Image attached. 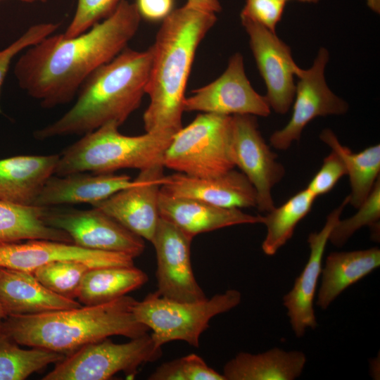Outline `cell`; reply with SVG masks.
<instances>
[{"label": "cell", "instance_id": "484cf974", "mask_svg": "<svg viewBox=\"0 0 380 380\" xmlns=\"http://www.w3.org/2000/svg\"><path fill=\"white\" fill-rule=\"evenodd\" d=\"M148 281V275L133 266L89 269L80 286L77 298L84 305L111 301L139 289Z\"/></svg>", "mask_w": 380, "mask_h": 380}, {"label": "cell", "instance_id": "b9f144b4", "mask_svg": "<svg viewBox=\"0 0 380 380\" xmlns=\"http://www.w3.org/2000/svg\"><path fill=\"white\" fill-rule=\"evenodd\" d=\"M19 1L26 2V3H34V2H36V1H40V2L46 1V0H19Z\"/></svg>", "mask_w": 380, "mask_h": 380}, {"label": "cell", "instance_id": "60d3db41", "mask_svg": "<svg viewBox=\"0 0 380 380\" xmlns=\"http://www.w3.org/2000/svg\"><path fill=\"white\" fill-rule=\"evenodd\" d=\"M285 1H289V0H285ZM298 1L302 3H308V4H316L319 1V0H295Z\"/></svg>", "mask_w": 380, "mask_h": 380}, {"label": "cell", "instance_id": "ffe728a7", "mask_svg": "<svg viewBox=\"0 0 380 380\" xmlns=\"http://www.w3.org/2000/svg\"><path fill=\"white\" fill-rule=\"evenodd\" d=\"M134 183L129 175L114 172H79L64 176L52 175L34 205L50 207L84 203L91 205Z\"/></svg>", "mask_w": 380, "mask_h": 380}, {"label": "cell", "instance_id": "603a6c76", "mask_svg": "<svg viewBox=\"0 0 380 380\" xmlns=\"http://www.w3.org/2000/svg\"><path fill=\"white\" fill-rule=\"evenodd\" d=\"M306 362L298 350L285 351L274 348L262 353H239L223 367L226 380H293Z\"/></svg>", "mask_w": 380, "mask_h": 380}, {"label": "cell", "instance_id": "ac0fdd59", "mask_svg": "<svg viewBox=\"0 0 380 380\" xmlns=\"http://www.w3.org/2000/svg\"><path fill=\"white\" fill-rule=\"evenodd\" d=\"M160 191L225 208L256 207L257 193L248 178L234 169L223 174L196 177L177 172L165 176Z\"/></svg>", "mask_w": 380, "mask_h": 380}, {"label": "cell", "instance_id": "2e32d148", "mask_svg": "<svg viewBox=\"0 0 380 380\" xmlns=\"http://www.w3.org/2000/svg\"><path fill=\"white\" fill-rule=\"evenodd\" d=\"M134 258L126 254L84 248L73 243L32 239L0 243V267L33 272L58 260H75L91 268L133 266Z\"/></svg>", "mask_w": 380, "mask_h": 380}, {"label": "cell", "instance_id": "277c9868", "mask_svg": "<svg viewBox=\"0 0 380 380\" xmlns=\"http://www.w3.org/2000/svg\"><path fill=\"white\" fill-rule=\"evenodd\" d=\"M137 300L127 295L109 302L32 315L7 316L1 330L21 346L69 355L120 335L134 338L149 331L135 317Z\"/></svg>", "mask_w": 380, "mask_h": 380}, {"label": "cell", "instance_id": "9a60e30c", "mask_svg": "<svg viewBox=\"0 0 380 380\" xmlns=\"http://www.w3.org/2000/svg\"><path fill=\"white\" fill-rule=\"evenodd\" d=\"M164 167L163 163H158L140 170L134 184L91 205L151 242L160 219L158 199Z\"/></svg>", "mask_w": 380, "mask_h": 380}, {"label": "cell", "instance_id": "4dcf8cb0", "mask_svg": "<svg viewBox=\"0 0 380 380\" xmlns=\"http://www.w3.org/2000/svg\"><path fill=\"white\" fill-rule=\"evenodd\" d=\"M357 209V212L350 217L340 219L331 230L329 241L335 246H343L355 232L365 226L370 228L372 239H379V178L369 196Z\"/></svg>", "mask_w": 380, "mask_h": 380}, {"label": "cell", "instance_id": "d590c367", "mask_svg": "<svg viewBox=\"0 0 380 380\" xmlns=\"http://www.w3.org/2000/svg\"><path fill=\"white\" fill-rule=\"evenodd\" d=\"M286 4L285 0H246L240 16L246 17L275 32Z\"/></svg>", "mask_w": 380, "mask_h": 380}, {"label": "cell", "instance_id": "ab89813d", "mask_svg": "<svg viewBox=\"0 0 380 380\" xmlns=\"http://www.w3.org/2000/svg\"><path fill=\"white\" fill-rule=\"evenodd\" d=\"M6 315L5 314L3 308H2V306H1V304L0 303V330L1 329V324H2V322L6 318Z\"/></svg>", "mask_w": 380, "mask_h": 380}, {"label": "cell", "instance_id": "d6a6232c", "mask_svg": "<svg viewBox=\"0 0 380 380\" xmlns=\"http://www.w3.org/2000/svg\"><path fill=\"white\" fill-rule=\"evenodd\" d=\"M121 0H77L72 21L65 32V37L77 36L110 16Z\"/></svg>", "mask_w": 380, "mask_h": 380}, {"label": "cell", "instance_id": "4316f807", "mask_svg": "<svg viewBox=\"0 0 380 380\" xmlns=\"http://www.w3.org/2000/svg\"><path fill=\"white\" fill-rule=\"evenodd\" d=\"M42 213L43 207L0 202V243L32 239L70 243L65 232L46 224Z\"/></svg>", "mask_w": 380, "mask_h": 380}, {"label": "cell", "instance_id": "74e56055", "mask_svg": "<svg viewBox=\"0 0 380 380\" xmlns=\"http://www.w3.org/2000/svg\"><path fill=\"white\" fill-rule=\"evenodd\" d=\"M200 11L216 13L222 10L219 0H187L185 4Z\"/></svg>", "mask_w": 380, "mask_h": 380}, {"label": "cell", "instance_id": "8d00e7d4", "mask_svg": "<svg viewBox=\"0 0 380 380\" xmlns=\"http://www.w3.org/2000/svg\"><path fill=\"white\" fill-rule=\"evenodd\" d=\"M135 4L141 17L156 21L163 20L172 12L174 0H137Z\"/></svg>", "mask_w": 380, "mask_h": 380}, {"label": "cell", "instance_id": "ba28073f", "mask_svg": "<svg viewBox=\"0 0 380 380\" xmlns=\"http://www.w3.org/2000/svg\"><path fill=\"white\" fill-rule=\"evenodd\" d=\"M147 333L124 343L108 338L87 344L65 355L43 380H106L122 372L134 377L140 366L162 355Z\"/></svg>", "mask_w": 380, "mask_h": 380}, {"label": "cell", "instance_id": "7402d4cb", "mask_svg": "<svg viewBox=\"0 0 380 380\" xmlns=\"http://www.w3.org/2000/svg\"><path fill=\"white\" fill-rule=\"evenodd\" d=\"M59 154L16 156L0 159V202L34 205L53 175Z\"/></svg>", "mask_w": 380, "mask_h": 380}, {"label": "cell", "instance_id": "5b68a950", "mask_svg": "<svg viewBox=\"0 0 380 380\" xmlns=\"http://www.w3.org/2000/svg\"><path fill=\"white\" fill-rule=\"evenodd\" d=\"M114 122L82 135L65 148L55 170L58 176L79 172L113 173L121 169L143 170L163 163V156L173 136L146 132L127 136Z\"/></svg>", "mask_w": 380, "mask_h": 380}, {"label": "cell", "instance_id": "e575fe53", "mask_svg": "<svg viewBox=\"0 0 380 380\" xmlns=\"http://www.w3.org/2000/svg\"><path fill=\"white\" fill-rule=\"evenodd\" d=\"M347 175L345 164L335 151L324 158L322 165L312 178L306 188L315 196L329 192L338 180Z\"/></svg>", "mask_w": 380, "mask_h": 380}, {"label": "cell", "instance_id": "1f68e13d", "mask_svg": "<svg viewBox=\"0 0 380 380\" xmlns=\"http://www.w3.org/2000/svg\"><path fill=\"white\" fill-rule=\"evenodd\" d=\"M150 380H226L204 360L191 353L160 365L149 376Z\"/></svg>", "mask_w": 380, "mask_h": 380}, {"label": "cell", "instance_id": "e0dca14e", "mask_svg": "<svg viewBox=\"0 0 380 380\" xmlns=\"http://www.w3.org/2000/svg\"><path fill=\"white\" fill-rule=\"evenodd\" d=\"M349 203L347 196L341 203L327 217L322 229L312 232L308 237L310 253L300 274L296 279L291 290L283 297L291 328L298 338L302 337L308 328L315 329L317 323L313 304L318 279L322 272V262L329 235L342 212Z\"/></svg>", "mask_w": 380, "mask_h": 380}, {"label": "cell", "instance_id": "f546056e", "mask_svg": "<svg viewBox=\"0 0 380 380\" xmlns=\"http://www.w3.org/2000/svg\"><path fill=\"white\" fill-rule=\"evenodd\" d=\"M89 269V265L79 261L58 260L42 265L32 273L51 291L75 299L83 278Z\"/></svg>", "mask_w": 380, "mask_h": 380}, {"label": "cell", "instance_id": "d4e9b609", "mask_svg": "<svg viewBox=\"0 0 380 380\" xmlns=\"http://www.w3.org/2000/svg\"><path fill=\"white\" fill-rule=\"evenodd\" d=\"M319 139L342 158L351 189L348 204L357 208L379 178L380 145L370 146L358 153H353L341 144L334 132L329 128L321 132Z\"/></svg>", "mask_w": 380, "mask_h": 380}, {"label": "cell", "instance_id": "f1b7e54d", "mask_svg": "<svg viewBox=\"0 0 380 380\" xmlns=\"http://www.w3.org/2000/svg\"><path fill=\"white\" fill-rule=\"evenodd\" d=\"M65 357L54 351L32 348L25 350L0 330V380H23Z\"/></svg>", "mask_w": 380, "mask_h": 380}, {"label": "cell", "instance_id": "8fae6325", "mask_svg": "<svg viewBox=\"0 0 380 380\" xmlns=\"http://www.w3.org/2000/svg\"><path fill=\"white\" fill-rule=\"evenodd\" d=\"M329 58L327 49L321 47L312 65L307 70L299 68L296 72L298 81L292 115L284 127L270 136V144L274 148L285 151L293 141H298L303 129L315 118L348 111V103L336 96L326 82L324 70Z\"/></svg>", "mask_w": 380, "mask_h": 380}, {"label": "cell", "instance_id": "83f0119b", "mask_svg": "<svg viewBox=\"0 0 380 380\" xmlns=\"http://www.w3.org/2000/svg\"><path fill=\"white\" fill-rule=\"evenodd\" d=\"M316 198L305 188L263 216L262 224L267 228L262 243L265 254L274 255L292 237L298 222L310 212Z\"/></svg>", "mask_w": 380, "mask_h": 380}, {"label": "cell", "instance_id": "7a4b0ae2", "mask_svg": "<svg viewBox=\"0 0 380 380\" xmlns=\"http://www.w3.org/2000/svg\"><path fill=\"white\" fill-rule=\"evenodd\" d=\"M217 21L215 13L186 5L163 20L150 47L151 63L143 115L146 132L173 136L182 127L185 89L196 51Z\"/></svg>", "mask_w": 380, "mask_h": 380}, {"label": "cell", "instance_id": "3957f363", "mask_svg": "<svg viewBox=\"0 0 380 380\" xmlns=\"http://www.w3.org/2000/svg\"><path fill=\"white\" fill-rule=\"evenodd\" d=\"M151 51L126 47L83 82L72 108L55 122L34 132L38 140L84 135L110 122L120 126L146 94Z\"/></svg>", "mask_w": 380, "mask_h": 380}, {"label": "cell", "instance_id": "8992f818", "mask_svg": "<svg viewBox=\"0 0 380 380\" xmlns=\"http://www.w3.org/2000/svg\"><path fill=\"white\" fill-rule=\"evenodd\" d=\"M241 300V293L228 289L210 298L182 302L160 296L157 291L137 301L134 313L137 319L152 331L157 346L172 341H183L198 348L201 335L215 316L229 311Z\"/></svg>", "mask_w": 380, "mask_h": 380}, {"label": "cell", "instance_id": "44dd1931", "mask_svg": "<svg viewBox=\"0 0 380 380\" xmlns=\"http://www.w3.org/2000/svg\"><path fill=\"white\" fill-rule=\"evenodd\" d=\"M0 303L6 316L32 315L79 308L75 299L42 284L32 272L0 267Z\"/></svg>", "mask_w": 380, "mask_h": 380}, {"label": "cell", "instance_id": "cb8c5ba5", "mask_svg": "<svg viewBox=\"0 0 380 380\" xmlns=\"http://www.w3.org/2000/svg\"><path fill=\"white\" fill-rule=\"evenodd\" d=\"M379 266L380 250L376 247L329 253L322 269L317 305L326 310L346 289Z\"/></svg>", "mask_w": 380, "mask_h": 380}, {"label": "cell", "instance_id": "d6986e66", "mask_svg": "<svg viewBox=\"0 0 380 380\" xmlns=\"http://www.w3.org/2000/svg\"><path fill=\"white\" fill-rule=\"evenodd\" d=\"M160 218L172 224L192 239L199 234L244 224H262L263 216L243 213L239 208H225L198 200L171 196L160 192Z\"/></svg>", "mask_w": 380, "mask_h": 380}, {"label": "cell", "instance_id": "f35d334b", "mask_svg": "<svg viewBox=\"0 0 380 380\" xmlns=\"http://www.w3.org/2000/svg\"><path fill=\"white\" fill-rule=\"evenodd\" d=\"M367 6L376 13H380V0H365Z\"/></svg>", "mask_w": 380, "mask_h": 380}, {"label": "cell", "instance_id": "4fadbf2b", "mask_svg": "<svg viewBox=\"0 0 380 380\" xmlns=\"http://www.w3.org/2000/svg\"><path fill=\"white\" fill-rule=\"evenodd\" d=\"M241 20L267 87L265 97L270 108L285 114L294 99V77L300 67L295 63L290 47L275 32L246 17L241 16Z\"/></svg>", "mask_w": 380, "mask_h": 380}, {"label": "cell", "instance_id": "30bf717a", "mask_svg": "<svg viewBox=\"0 0 380 380\" xmlns=\"http://www.w3.org/2000/svg\"><path fill=\"white\" fill-rule=\"evenodd\" d=\"M231 152L237 166L254 186L256 208L268 213L274 207L272 190L283 179L285 168L263 139L256 116L232 115Z\"/></svg>", "mask_w": 380, "mask_h": 380}, {"label": "cell", "instance_id": "52a82bcc", "mask_svg": "<svg viewBox=\"0 0 380 380\" xmlns=\"http://www.w3.org/2000/svg\"><path fill=\"white\" fill-rule=\"evenodd\" d=\"M232 115L203 113L175 133L163 156L164 167L208 177L235 167L231 152Z\"/></svg>", "mask_w": 380, "mask_h": 380}, {"label": "cell", "instance_id": "7c38bea8", "mask_svg": "<svg viewBox=\"0 0 380 380\" xmlns=\"http://www.w3.org/2000/svg\"><path fill=\"white\" fill-rule=\"evenodd\" d=\"M193 93L185 98L184 111L256 117H267L271 113L265 96L259 94L251 86L240 53L231 56L226 70L218 78Z\"/></svg>", "mask_w": 380, "mask_h": 380}, {"label": "cell", "instance_id": "6da1fadb", "mask_svg": "<svg viewBox=\"0 0 380 380\" xmlns=\"http://www.w3.org/2000/svg\"><path fill=\"white\" fill-rule=\"evenodd\" d=\"M140 21L135 3L121 0L110 16L77 36L46 37L16 61L18 85L44 108L70 102L94 71L127 47Z\"/></svg>", "mask_w": 380, "mask_h": 380}, {"label": "cell", "instance_id": "9c48e42d", "mask_svg": "<svg viewBox=\"0 0 380 380\" xmlns=\"http://www.w3.org/2000/svg\"><path fill=\"white\" fill-rule=\"evenodd\" d=\"M42 220L48 226L65 232L74 244L84 248L123 253L134 258L145 248L141 237L94 207L89 210L43 207Z\"/></svg>", "mask_w": 380, "mask_h": 380}, {"label": "cell", "instance_id": "5bb4252c", "mask_svg": "<svg viewBox=\"0 0 380 380\" xmlns=\"http://www.w3.org/2000/svg\"><path fill=\"white\" fill-rule=\"evenodd\" d=\"M192 239L160 218L151 241L157 261V292L177 301L194 302L206 296L198 284L191 262Z\"/></svg>", "mask_w": 380, "mask_h": 380}, {"label": "cell", "instance_id": "836d02e7", "mask_svg": "<svg viewBox=\"0 0 380 380\" xmlns=\"http://www.w3.org/2000/svg\"><path fill=\"white\" fill-rule=\"evenodd\" d=\"M59 23H43L30 26L16 40L0 50V91L13 58L21 51L52 34ZM0 113H2L0 107Z\"/></svg>", "mask_w": 380, "mask_h": 380}]
</instances>
